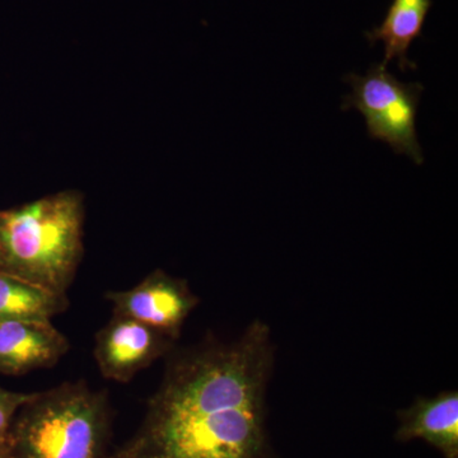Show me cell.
<instances>
[{
  "label": "cell",
  "instance_id": "cell-10",
  "mask_svg": "<svg viewBox=\"0 0 458 458\" xmlns=\"http://www.w3.org/2000/svg\"><path fill=\"white\" fill-rule=\"evenodd\" d=\"M66 294L53 293L0 273V321L51 322L69 309Z\"/></svg>",
  "mask_w": 458,
  "mask_h": 458
},
{
  "label": "cell",
  "instance_id": "cell-6",
  "mask_svg": "<svg viewBox=\"0 0 458 458\" xmlns=\"http://www.w3.org/2000/svg\"><path fill=\"white\" fill-rule=\"evenodd\" d=\"M176 343L137 319L113 315L96 334L93 357L104 378L128 384L159 358L167 357Z\"/></svg>",
  "mask_w": 458,
  "mask_h": 458
},
{
  "label": "cell",
  "instance_id": "cell-4",
  "mask_svg": "<svg viewBox=\"0 0 458 458\" xmlns=\"http://www.w3.org/2000/svg\"><path fill=\"white\" fill-rule=\"evenodd\" d=\"M352 93L344 98L343 110L360 111L366 119L369 138L387 143L394 153L424 162L417 134V114L423 86L403 83L379 63L366 75L348 74Z\"/></svg>",
  "mask_w": 458,
  "mask_h": 458
},
{
  "label": "cell",
  "instance_id": "cell-7",
  "mask_svg": "<svg viewBox=\"0 0 458 458\" xmlns=\"http://www.w3.org/2000/svg\"><path fill=\"white\" fill-rule=\"evenodd\" d=\"M69 351L68 337L53 322L0 321V375L53 369Z\"/></svg>",
  "mask_w": 458,
  "mask_h": 458
},
{
  "label": "cell",
  "instance_id": "cell-3",
  "mask_svg": "<svg viewBox=\"0 0 458 458\" xmlns=\"http://www.w3.org/2000/svg\"><path fill=\"white\" fill-rule=\"evenodd\" d=\"M113 410L107 391L84 379L32 394L12 421L9 458H107Z\"/></svg>",
  "mask_w": 458,
  "mask_h": 458
},
{
  "label": "cell",
  "instance_id": "cell-11",
  "mask_svg": "<svg viewBox=\"0 0 458 458\" xmlns=\"http://www.w3.org/2000/svg\"><path fill=\"white\" fill-rule=\"evenodd\" d=\"M32 394L13 393L0 387V458H9L8 437L18 409L31 399Z\"/></svg>",
  "mask_w": 458,
  "mask_h": 458
},
{
  "label": "cell",
  "instance_id": "cell-1",
  "mask_svg": "<svg viewBox=\"0 0 458 458\" xmlns=\"http://www.w3.org/2000/svg\"><path fill=\"white\" fill-rule=\"evenodd\" d=\"M146 417L107 458H273L267 394L276 344L256 318L232 342L214 336L167 355Z\"/></svg>",
  "mask_w": 458,
  "mask_h": 458
},
{
  "label": "cell",
  "instance_id": "cell-8",
  "mask_svg": "<svg viewBox=\"0 0 458 458\" xmlns=\"http://www.w3.org/2000/svg\"><path fill=\"white\" fill-rule=\"evenodd\" d=\"M397 442L424 441L443 458H458V393L441 391L432 397H418L397 411Z\"/></svg>",
  "mask_w": 458,
  "mask_h": 458
},
{
  "label": "cell",
  "instance_id": "cell-2",
  "mask_svg": "<svg viewBox=\"0 0 458 458\" xmlns=\"http://www.w3.org/2000/svg\"><path fill=\"white\" fill-rule=\"evenodd\" d=\"M84 219L75 190L0 210V273L66 294L84 255Z\"/></svg>",
  "mask_w": 458,
  "mask_h": 458
},
{
  "label": "cell",
  "instance_id": "cell-9",
  "mask_svg": "<svg viewBox=\"0 0 458 458\" xmlns=\"http://www.w3.org/2000/svg\"><path fill=\"white\" fill-rule=\"evenodd\" d=\"M430 8L432 0H393L384 22L366 35L370 44H384L382 64L387 66L397 60L403 72L417 68L408 59V51L412 42L421 35Z\"/></svg>",
  "mask_w": 458,
  "mask_h": 458
},
{
  "label": "cell",
  "instance_id": "cell-5",
  "mask_svg": "<svg viewBox=\"0 0 458 458\" xmlns=\"http://www.w3.org/2000/svg\"><path fill=\"white\" fill-rule=\"evenodd\" d=\"M105 298L113 304V315L137 319L174 342L180 339L186 319L200 303L188 280L162 269L148 274L131 289L107 292Z\"/></svg>",
  "mask_w": 458,
  "mask_h": 458
}]
</instances>
